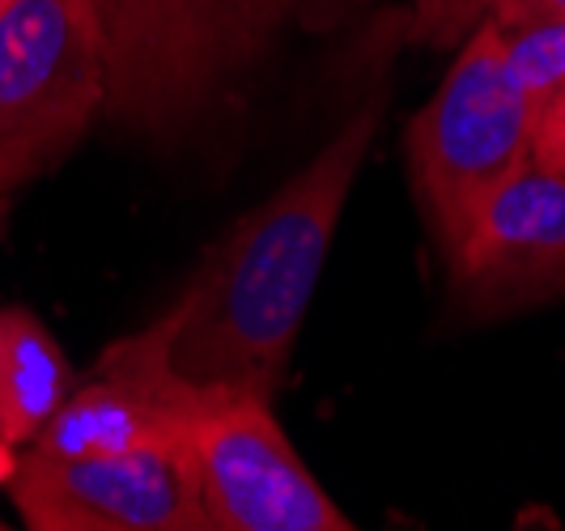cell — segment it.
Instances as JSON below:
<instances>
[{
	"mask_svg": "<svg viewBox=\"0 0 565 531\" xmlns=\"http://www.w3.org/2000/svg\"><path fill=\"white\" fill-rule=\"evenodd\" d=\"M408 39L429 47H455L463 43L502 0H408Z\"/></svg>",
	"mask_w": 565,
	"mask_h": 531,
	"instance_id": "obj_10",
	"label": "cell"
},
{
	"mask_svg": "<svg viewBox=\"0 0 565 531\" xmlns=\"http://www.w3.org/2000/svg\"><path fill=\"white\" fill-rule=\"evenodd\" d=\"M565 18V0H502L493 9V22L498 26H532V22H562Z\"/></svg>",
	"mask_w": 565,
	"mask_h": 531,
	"instance_id": "obj_12",
	"label": "cell"
},
{
	"mask_svg": "<svg viewBox=\"0 0 565 531\" xmlns=\"http://www.w3.org/2000/svg\"><path fill=\"white\" fill-rule=\"evenodd\" d=\"M73 387V365L43 319L26 307L0 310V447H30Z\"/></svg>",
	"mask_w": 565,
	"mask_h": 531,
	"instance_id": "obj_8",
	"label": "cell"
},
{
	"mask_svg": "<svg viewBox=\"0 0 565 531\" xmlns=\"http://www.w3.org/2000/svg\"><path fill=\"white\" fill-rule=\"evenodd\" d=\"M532 167L565 174V82L540 103L536 132H532Z\"/></svg>",
	"mask_w": 565,
	"mask_h": 531,
	"instance_id": "obj_11",
	"label": "cell"
},
{
	"mask_svg": "<svg viewBox=\"0 0 565 531\" xmlns=\"http://www.w3.org/2000/svg\"><path fill=\"white\" fill-rule=\"evenodd\" d=\"M9 4H13V0H0V9H9Z\"/></svg>",
	"mask_w": 565,
	"mask_h": 531,
	"instance_id": "obj_14",
	"label": "cell"
},
{
	"mask_svg": "<svg viewBox=\"0 0 565 531\" xmlns=\"http://www.w3.org/2000/svg\"><path fill=\"white\" fill-rule=\"evenodd\" d=\"M507 73L532 103H544L565 82V18L507 30Z\"/></svg>",
	"mask_w": 565,
	"mask_h": 531,
	"instance_id": "obj_9",
	"label": "cell"
},
{
	"mask_svg": "<svg viewBox=\"0 0 565 531\" xmlns=\"http://www.w3.org/2000/svg\"><path fill=\"white\" fill-rule=\"evenodd\" d=\"M4 217H9V197H0V234H4Z\"/></svg>",
	"mask_w": 565,
	"mask_h": 531,
	"instance_id": "obj_13",
	"label": "cell"
},
{
	"mask_svg": "<svg viewBox=\"0 0 565 531\" xmlns=\"http://www.w3.org/2000/svg\"><path fill=\"white\" fill-rule=\"evenodd\" d=\"M379 128L366 103L277 197L252 209L167 310L170 365L192 383L273 400L315 298L328 247Z\"/></svg>",
	"mask_w": 565,
	"mask_h": 531,
	"instance_id": "obj_1",
	"label": "cell"
},
{
	"mask_svg": "<svg viewBox=\"0 0 565 531\" xmlns=\"http://www.w3.org/2000/svg\"><path fill=\"white\" fill-rule=\"evenodd\" d=\"M107 107L89 0H13L0 9V197L77 149Z\"/></svg>",
	"mask_w": 565,
	"mask_h": 531,
	"instance_id": "obj_4",
	"label": "cell"
},
{
	"mask_svg": "<svg viewBox=\"0 0 565 531\" xmlns=\"http://www.w3.org/2000/svg\"><path fill=\"white\" fill-rule=\"evenodd\" d=\"M311 0H89L115 124L188 128Z\"/></svg>",
	"mask_w": 565,
	"mask_h": 531,
	"instance_id": "obj_2",
	"label": "cell"
},
{
	"mask_svg": "<svg viewBox=\"0 0 565 531\" xmlns=\"http://www.w3.org/2000/svg\"><path fill=\"white\" fill-rule=\"evenodd\" d=\"M459 298L514 310L565 289V174L527 167L484 200L447 247Z\"/></svg>",
	"mask_w": 565,
	"mask_h": 531,
	"instance_id": "obj_7",
	"label": "cell"
},
{
	"mask_svg": "<svg viewBox=\"0 0 565 531\" xmlns=\"http://www.w3.org/2000/svg\"><path fill=\"white\" fill-rule=\"evenodd\" d=\"M536 115L540 103L507 73V26L484 18L408 128L413 179L443 247H451L510 174L532 162Z\"/></svg>",
	"mask_w": 565,
	"mask_h": 531,
	"instance_id": "obj_3",
	"label": "cell"
},
{
	"mask_svg": "<svg viewBox=\"0 0 565 531\" xmlns=\"http://www.w3.org/2000/svg\"><path fill=\"white\" fill-rule=\"evenodd\" d=\"M9 498L34 531H204L183 447L43 455L22 447Z\"/></svg>",
	"mask_w": 565,
	"mask_h": 531,
	"instance_id": "obj_6",
	"label": "cell"
},
{
	"mask_svg": "<svg viewBox=\"0 0 565 531\" xmlns=\"http://www.w3.org/2000/svg\"><path fill=\"white\" fill-rule=\"evenodd\" d=\"M183 455L204 531H353L273 417L268 395L192 383L183 395Z\"/></svg>",
	"mask_w": 565,
	"mask_h": 531,
	"instance_id": "obj_5",
	"label": "cell"
}]
</instances>
